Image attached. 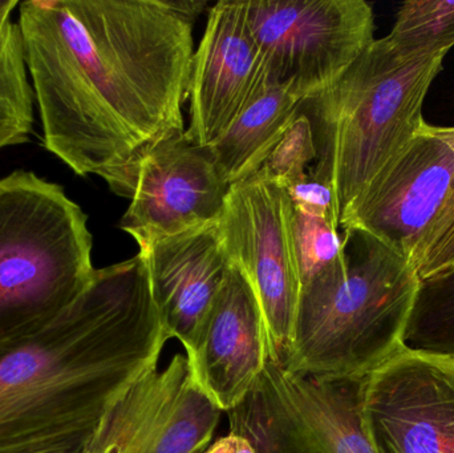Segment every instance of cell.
I'll return each instance as SVG.
<instances>
[{"instance_id": "5b68a950", "label": "cell", "mask_w": 454, "mask_h": 453, "mask_svg": "<svg viewBox=\"0 0 454 453\" xmlns=\"http://www.w3.org/2000/svg\"><path fill=\"white\" fill-rule=\"evenodd\" d=\"M88 215L28 170L0 178V348L52 324L96 269Z\"/></svg>"}, {"instance_id": "603a6c76", "label": "cell", "mask_w": 454, "mask_h": 453, "mask_svg": "<svg viewBox=\"0 0 454 453\" xmlns=\"http://www.w3.org/2000/svg\"><path fill=\"white\" fill-rule=\"evenodd\" d=\"M286 191H287L296 212L323 218V220L340 228L335 196H333V189L325 181L314 177L309 172L301 180L288 186Z\"/></svg>"}, {"instance_id": "30bf717a", "label": "cell", "mask_w": 454, "mask_h": 453, "mask_svg": "<svg viewBox=\"0 0 454 453\" xmlns=\"http://www.w3.org/2000/svg\"><path fill=\"white\" fill-rule=\"evenodd\" d=\"M229 189L210 148L194 143L184 130L138 161L120 228L138 247L193 230L220 220Z\"/></svg>"}, {"instance_id": "ba28073f", "label": "cell", "mask_w": 454, "mask_h": 453, "mask_svg": "<svg viewBox=\"0 0 454 453\" xmlns=\"http://www.w3.org/2000/svg\"><path fill=\"white\" fill-rule=\"evenodd\" d=\"M293 215L286 189L247 178L230 186L218 220L227 258L246 277L261 306L270 359L280 366L290 353L301 298Z\"/></svg>"}, {"instance_id": "7a4b0ae2", "label": "cell", "mask_w": 454, "mask_h": 453, "mask_svg": "<svg viewBox=\"0 0 454 453\" xmlns=\"http://www.w3.org/2000/svg\"><path fill=\"white\" fill-rule=\"evenodd\" d=\"M169 340L140 253L96 269L52 324L0 348V453L103 422Z\"/></svg>"}, {"instance_id": "cb8c5ba5", "label": "cell", "mask_w": 454, "mask_h": 453, "mask_svg": "<svg viewBox=\"0 0 454 453\" xmlns=\"http://www.w3.org/2000/svg\"><path fill=\"white\" fill-rule=\"evenodd\" d=\"M204 453H261L255 446L243 436L230 433L207 447Z\"/></svg>"}, {"instance_id": "2e32d148", "label": "cell", "mask_w": 454, "mask_h": 453, "mask_svg": "<svg viewBox=\"0 0 454 453\" xmlns=\"http://www.w3.org/2000/svg\"><path fill=\"white\" fill-rule=\"evenodd\" d=\"M34 106L20 29L10 18L0 23V151L28 143Z\"/></svg>"}, {"instance_id": "d4e9b609", "label": "cell", "mask_w": 454, "mask_h": 453, "mask_svg": "<svg viewBox=\"0 0 454 453\" xmlns=\"http://www.w3.org/2000/svg\"><path fill=\"white\" fill-rule=\"evenodd\" d=\"M162 3L170 12L192 24H194L207 7V2L204 0H175V2L162 0Z\"/></svg>"}, {"instance_id": "7402d4cb", "label": "cell", "mask_w": 454, "mask_h": 453, "mask_svg": "<svg viewBox=\"0 0 454 453\" xmlns=\"http://www.w3.org/2000/svg\"><path fill=\"white\" fill-rule=\"evenodd\" d=\"M13 453H124V449L119 426L108 412L98 425Z\"/></svg>"}, {"instance_id": "ffe728a7", "label": "cell", "mask_w": 454, "mask_h": 453, "mask_svg": "<svg viewBox=\"0 0 454 453\" xmlns=\"http://www.w3.org/2000/svg\"><path fill=\"white\" fill-rule=\"evenodd\" d=\"M293 237L301 290L338 262L341 254V237L338 226L295 209Z\"/></svg>"}, {"instance_id": "d6986e66", "label": "cell", "mask_w": 454, "mask_h": 453, "mask_svg": "<svg viewBox=\"0 0 454 453\" xmlns=\"http://www.w3.org/2000/svg\"><path fill=\"white\" fill-rule=\"evenodd\" d=\"M317 156L311 122L298 106L282 137L261 167L247 178H261L287 189L309 173V168L317 161Z\"/></svg>"}, {"instance_id": "6da1fadb", "label": "cell", "mask_w": 454, "mask_h": 453, "mask_svg": "<svg viewBox=\"0 0 454 453\" xmlns=\"http://www.w3.org/2000/svg\"><path fill=\"white\" fill-rule=\"evenodd\" d=\"M18 26L45 149L129 199L144 154L185 130L193 24L162 0H26Z\"/></svg>"}, {"instance_id": "4316f807", "label": "cell", "mask_w": 454, "mask_h": 453, "mask_svg": "<svg viewBox=\"0 0 454 453\" xmlns=\"http://www.w3.org/2000/svg\"><path fill=\"white\" fill-rule=\"evenodd\" d=\"M20 2L18 0H0V23L11 18V13L19 7Z\"/></svg>"}, {"instance_id": "277c9868", "label": "cell", "mask_w": 454, "mask_h": 453, "mask_svg": "<svg viewBox=\"0 0 454 453\" xmlns=\"http://www.w3.org/2000/svg\"><path fill=\"white\" fill-rule=\"evenodd\" d=\"M444 58L403 53L387 37L375 39L333 85L299 104L317 146L309 172L333 189L339 226L426 122L424 100Z\"/></svg>"}, {"instance_id": "7c38bea8", "label": "cell", "mask_w": 454, "mask_h": 453, "mask_svg": "<svg viewBox=\"0 0 454 453\" xmlns=\"http://www.w3.org/2000/svg\"><path fill=\"white\" fill-rule=\"evenodd\" d=\"M269 85L261 51L248 28L246 2L215 3L192 59L186 135L210 148Z\"/></svg>"}, {"instance_id": "ac0fdd59", "label": "cell", "mask_w": 454, "mask_h": 453, "mask_svg": "<svg viewBox=\"0 0 454 453\" xmlns=\"http://www.w3.org/2000/svg\"><path fill=\"white\" fill-rule=\"evenodd\" d=\"M403 53L447 55L454 45V0H411L386 36Z\"/></svg>"}, {"instance_id": "e0dca14e", "label": "cell", "mask_w": 454, "mask_h": 453, "mask_svg": "<svg viewBox=\"0 0 454 453\" xmlns=\"http://www.w3.org/2000/svg\"><path fill=\"white\" fill-rule=\"evenodd\" d=\"M404 346L454 358V266L420 281Z\"/></svg>"}, {"instance_id": "4fadbf2b", "label": "cell", "mask_w": 454, "mask_h": 453, "mask_svg": "<svg viewBox=\"0 0 454 453\" xmlns=\"http://www.w3.org/2000/svg\"><path fill=\"white\" fill-rule=\"evenodd\" d=\"M186 358L197 385L223 412L247 396L266 367L263 314L253 287L231 263L196 348Z\"/></svg>"}, {"instance_id": "484cf974", "label": "cell", "mask_w": 454, "mask_h": 453, "mask_svg": "<svg viewBox=\"0 0 454 453\" xmlns=\"http://www.w3.org/2000/svg\"><path fill=\"white\" fill-rule=\"evenodd\" d=\"M419 132L428 133V135L440 138V140L444 141V143L452 149L454 153V127H434V125H429L427 124V122H424V124L421 125L420 129H419Z\"/></svg>"}, {"instance_id": "8fae6325", "label": "cell", "mask_w": 454, "mask_h": 453, "mask_svg": "<svg viewBox=\"0 0 454 453\" xmlns=\"http://www.w3.org/2000/svg\"><path fill=\"white\" fill-rule=\"evenodd\" d=\"M453 189L452 149L418 132L349 207L340 228L360 229L413 263Z\"/></svg>"}, {"instance_id": "9c48e42d", "label": "cell", "mask_w": 454, "mask_h": 453, "mask_svg": "<svg viewBox=\"0 0 454 453\" xmlns=\"http://www.w3.org/2000/svg\"><path fill=\"white\" fill-rule=\"evenodd\" d=\"M376 453H454V358L404 348L363 378Z\"/></svg>"}, {"instance_id": "8992f818", "label": "cell", "mask_w": 454, "mask_h": 453, "mask_svg": "<svg viewBox=\"0 0 454 453\" xmlns=\"http://www.w3.org/2000/svg\"><path fill=\"white\" fill-rule=\"evenodd\" d=\"M362 379L294 374L269 358L253 390L227 412L230 433L261 453H376L365 431Z\"/></svg>"}, {"instance_id": "5bb4252c", "label": "cell", "mask_w": 454, "mask_h": 453, "mask_svg": "<svg viewBox=\"0 0 454 453\" xmlns=\"http://www.w3.org/2000/svg\"><path fill=\"white\" fill-rule=\"evenodd\" d=\"M138 253L145 261L162 327L189 356L230 269L218 221L157 239Z\"/></svg>"}, {"instance_id": "44dd1931", "label": "cell", "mask_w": 454, "mask_h": 453, "mask_svg": "<svg viewBox=\"0 0 454 453\" xmlns=\"http://www.w3.org/2000/svg\"><path fill=\"white\" fill-rule=\"evenodd\" d=\"M420 281L431 278L454 266V189L413 261Z\"/></svg>"}, {"instance_id": "52a82bcc", "label": "cell", "mask_w": 454, "mask_h": 453, "mask_svg": "<svg viewBox=\"0 0 454 453\" xmlns=\"http://www.w3.org/2000/svg\"><path fill=\"white\" fill-rule=\"evenodd\" d=\"M246 18L270 85L301 101L333 85L375 40L364 0H251Z\"/></svg>"}, {"instance_id": "9a60e30c", "label": "cell", "mask_w": 454, "mask_h": 453, "mask_svg": "<svg viewBox=\"0 0 454 453\" xmlns=\"http://www.w3.org/2000/svg\"><path fill=\"white\" fill-rule=\"evenodd\" d=\"M301 100L288 90L269 85L210 146L229 186L250 177L287 129Z\"/></svg>"}, {"instance_id": "3957f363", "label": "cell", "mask_w": 454, "mask_h": 453, "mask_svg": "<svg viewBox=\"0 0 454 453\" xmlns=\"http://www.w3.org/2000/svg\"><path fill=\"white\" fill-rule=\"evenodd\" d=\"M338 262L301 290L285 369L362 379L404 348L418 294L415 265L360 229H343Z\"/></svg>"}]
</instances>
